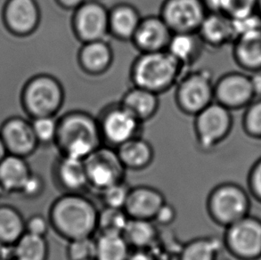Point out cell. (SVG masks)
<instances>
[{"instance_id": "ac0fdd59", "label": "cell", "mask_w": 261, "mask_h": 260, "mask_svg": "<svg viewBox=\"0 0 261 260\" xmlns=\"http://www.w3.org/2000/svg\"><path fill=\"white\" fill-rule=\"evenodd\" d=\"M162 191L151 186L131 187L124 211L128 218L153 221L157 212L166 202Z\"/></svg>"}, {"instance_id": "7a4b0ae2", "label": "cell", "mask_w": 261, "mask_h": 260, "mask_svg": "<svg viewBox=\"0 0 261 260\" xmlns=\"http://www.w3.org/2000/svg\"><path fill=\"white\" fill-rule=\"evenodd\" d=\"M102 144L97 117L82 110L58 117L55 146L59 154L85 160Z\"/></svg>"}, {"instance_id": "cb8c5ba5", "label": "cell", "mask_w": 261, "mask_h": 260, "mask_svg": "<svg viewBox=\"0 0 261 260\" xmlns=\"http://www.w3.org/2000/svg\"><path fill=\"white\" fill-rule=\"evenodd\" d=\"M120 103L142 123L152 120L160 108V95L145 88L132 86L120 99Z\"/></svg>"}, {"instance_id": "2e32d148", "label": "cell", "mask_w": 261, "mask_h": 260, "mask_svg": "<svg viewBox=\"0 0 261 260\" xmlns=\"http://www.w3.org/2000/svg\"><path fill=\"white\" fill-rule=\"evenodd\" d=\"M170 27L161 15L142 17L130 42L139 53H149L166 50L171 36Z\"/></svg>"}, {"instance_id": "83f0119b", "label": "cell", "mask_w": 261, "mask_h": 260, "mask_svg": "<svg viewBox=\"0 0 261 260\" xmlns=\"http://www.w3.org/2000/svg\"><path fill=\"white\" fill-rule=\"evenodd\" d=\"M223 249L222 238L216 236L196 237L184 244L177 260H218Z\"/></svg>"}, {"instance_id": "bcb514c9", "label": "cell", "mask_w": 261, "mask_h": 260, "mask_svg": "<svg viewBox=\"0 0 261 260\" xmlns=\"http://www.w3.org/2000/svg\"><path fill=\"white\" fill-rule=\"evenodd\" d=\"M257 13L261 18V0H258V2H257Z\"/></svg>"}, {"instance_id": "ffe728a7", "label": "cell", "mask_w": 261, "mask_h": 260, "mask_svg": "<svg viewBox=\"0 0 261 260\" xmlns=\"http://www.w3.org/2000/svg\"><path fill=\"white\" fill-rule=\"evenodd\" d=\"M197 33L203 44L212 48H220L237 39L232 19L219 12H208Z\"/></svg>"}, {"instance_id": "4dcf8cb0", "label": "cell", "mask_w": 261, "mask_h": 260, "mask_svg": "<svg viewBox=\"0 0 261 260\" xmlns=\"http://www.w3.org/2000/svg\"><path fill=\"white\" fill-rule=\"evenodd\" d=\"M13 260H48L49 244L46 237L25 232L12 246Z\"/></svg>"}, {"instance_id": "b9f144b4", "label": "cell", "mask_w": 261, "mask_h": 260, "mask_svg": "<svg viewBox=\"0 0 261 260\" xmlns=\"http://www.w3.org/2000/svg\"><path fill=\"white\" fill-rule=\"evenodd\" d=\"M250 80L255 99L261 98V70L251 72Z\"/></svg>"}, {"instance_id": "5b68a950", "label": "cell", "mask_w": 261, "mask_h": 260, "mask_svg": "<svg viewBox=\"0 0 261 260\" xmlns=\"http://www.w3.org/2000/svg\"><path fill=\"white\" fill-rule=\"evenodd\" d=\"M251 194L240 185L232 182L213 187L206 200V211L214 224L226 228L250 215Z\"/></svg>"}, {"instance_id": "4fadbf2b", "label": "cell", "mask_w": 261, "mask_h": 260, "mask_svg": "<svg viewBox=\"0 0 261 260\" xmlns=\"http://www.w3.org/2000/svg\"><path fill=\"white\" fill-rule=\"evenodd\" d=\"M254 99L250 75L248 74L231 71L215 81L214 101L227 109H245Z\"/></svg>"}, {"instance_id": "74e56055", "label": "cell", "mask_w": 261, "mask_h": 260, "mask_svg": "<svg viewBox=\"0 0 261 260\" xmlns=\"http://www.w3.org/2000/svg\"><path fill=\"white\" fill-rule=\"evenodd\" d=\"M50 228L51 226L48 218L41 214L32 215L25 221L26 232L31 235L46 237Z\"/></svg>"}, {"instance_id": "60d3db41", "label": "cell", "mask_w": 261, "mask_h": 260, "mask_svg": "<svg viewBox=\"0 0 261 260\" xmlns=\"http://www.w3.org/2000/svg\"><path fill=\"white\" fill-rule=\"evenodd\" d=\"M127 260H159L151 249H132Z\"/></svg>"}, {"instance_id": "1f68e13d", "label": "cell", "mask_w": 261, "mask_h": 260, "mask_svg": "<svg viewBox=\"0 0 261 260\" xmlns=\"http://www.w3.org/2000/svg\"><path fill=\"white\" fill-rule=\"evenodd\" d=\"M129 218L123 209L103 207L99 210L97 232L122 235Z\"/></svg>"}, {"instance_id": "3957f363", "label": "cell", "mask_w": 261, "mask_h": 260, "mask_svg": "<svg viewBox=\"0 0 261 260\" xmlns=\"http://www.w3.org/2000/svg\"><path fill=\"white\" fill-rule=\"evenodd\" d=\"M186 68L167 50L140 53L131 64L129 77L135 87L162 95L175 88Z\"/></svg>"}, {"instance_id": "ba28073f", "label": "cell", "mask_w": 261, "mask_h": 260, "mask_svg": "<svg viewBox=\"0 0 261 260\" xmlns=\"http://www.w3.org/2000/svg\"><path fill=\"white\" fill-rule=\"evenodd\" d=\"M102 143L116 148L134 137L141 136L143 125L120 102L105 106L97 115Z\"/></svg>"}, {"instance_id": "f6af8a7d", "label": "cell", "mask_w": 261, "mask_h": 260, "mask_svg": "<svg viewBox=\"0 0 261 260\" xmlns=\"http://www.w3.org/2000/svg\"><path fill=\"white\" fill-rule=\"evenodd\" d=\"M7 154H8V152H7V148H6L5 144H4L2 137L0 136V162H1Z\"/></svg>"}, {"instance_id": "52a82bcc", "label": "cell", "mask_w": 261, "mask_h": 260, "mask_svg": "<svg viewBox=\"0 0 261 260\" xmlns=\"http://www.w3.org/2000/svg\"><path fill=\"white\" fill-rule=\"evenodd\" d=\"M232 111L219 102L210 106L194 116L195 140L201 151L214 150L226 140L233 128Z\"/></svg>"}, {"instance_id": "d6a6232c", "label": "cell", "mask_w": 261, "mask_h": 260, "mask_svg": "<svg viewBox=\"0 0 261 260\" xmlns=\"http://www.w3.org/2000/svg\"><path fill=\"white\" fill-rule=\"evenodd\" d=\"M32 125L39 146L55 145L58 129V117L45 116L32 119Z\"/></svg>"}, {"instance_id": "836d02e7", "label": "cell", "mask_w": 261, "mask_h": 260, "mask_svg": "<svg viewBox=\"0 0 261 260\" xmlns=\"http://www.w3.org/2000/svg\"><path fill=\"white\" fill-rule=\"evenodd\" d=\"M242 123L247 136L261 140V98L254 99L245 108Z\"/></svg>"}, {"instance_id": "8992f818", "label": "cell", "mask_w": 261, "mask_h": 260, "mask_svg": "<svg viewBox=\"0 0 261 260\" xmlns=\"http://www.w3.org/2000/svg\"><path fill=\"white\" fill-rule=\"evenodd\" d=\"M212 71L207 69L185 71L175 87V102L185 115L194 117L214 102Z\"/></svg>"}, {"instance_id": "f35d334b", "label": "cell", "mask_w": 261, "mask_h": 260, "mask_svg": "<svg viewBox=\"0 0 261 260\" xmlns=\"http://www.w3.org/2000/svg\"><path fill=\"white\" fill-rule=\"evenodd\" d=\"M247 183L251 196L261 202V158L257 160L250 169Z\"/></svg>"}, {"instance_id": "8d00e7d4", "label": "cell", "mask_w": 261, "mask_h": 260, "mask_svg": "<svg viewBox=\"0 0 261 260\" xmlns=\"http://www.w3.org/2000/svg\"><path fill=\"white\" fill-rule=\"evenodd\" d=\"M45 187L46 184L42 176L38 173L32 172L18 194L27 200H35L42 195Z\"/></svg>"}, {"instance_id": "e575fe53", "label": "cell", "mask_w": 261, "mask_h": 260, "mask_svg": "<svg viewBox=\"0 0 261 260\" xmlns=\"http://www.w3.org/2000/svg\"><path fill=\"white\" fill-rule=\"evenodd\" d=\"M66 257L68 260H95V237H83L68 242Z\"/></svg>"}, {"instance_id": "e0dca14e", "label": "cell", "mask_w": 261, "mask_h": 260, "mask_svg": "<svg viewBox=\"0 0 261 260\" xmlns=\"http://www.w3.org/2000/svg\"><path fill=\"white\" fill-rule=\"evenodd\" d=\"M52 176L63 193H84L89 188L84 160L59 154L52 167Z\"/></svg>"}, {"instance_id": "7bdbcfd3", "label": "cell", "mask_w": 261, "mask_h": 260, "mask_svg": "<svg viewBox=\"0 0 261 260\" xmlns=\"http://www.w3.org/2000/svg\"><path fill=\"white\" fill-rule=\"evenodd\" d=\"M57 6L66 11H73L85 2L86 0H55Z\"/></svg>"}, {"instance_id": "ee69618b", "label": "cell", "mask_w": 261, "mask_h": 260, "mask_svg": "<svg viewBox=\"0 0 261 260\" xmlns=\"http://www.w3.org/2000/svg\"><path fill=\"white\" fill-rule=\"evenodd\" d=\"M0 260H13L12 246L0 242Z\"/></svg>"}, {"instance_id": "ab89813d", "label": "cell", "mask_w": 261, "mask_h": 260, "mask_svg": "<svg viewBox=\"0 0 261 260\" xmlns=\"http://www.w3.org/2000/svg\"><path fill=\"white\" fill-rule=\"evenodd\" d=\"M176 217L177 212L176 207L166 201L157 212L153 222L160 226H169L173 224Z\"/></svg>"}, {"instance_id": "484cf974", "label": "cell", "mask_w": 261, "mask_h": 260, "mask_svg": "<svg viewBox=\"0 0 261 260\" xmlns=\"http://www.w3.org/2000/svg\"><path fill=\"white\" fill-rule=\"evenodd\" d=\"M204 46L197 32H177L171 36L167 51L186 69L197 62Z\"/></svg>"}, {"instance_id": "30bf717a", "label": "cell", "mask_w": 261, "mask_h": 260, "mask_svg": "<svg viewBox=\"0 0 261 260\" xmlns=\"http://www.w3.org/2000/svg\"><path fill=\"white\" fill-rule=\"evenodd\" d=\"M88 186L100 193L107 187L125 181L127 169L115 148L102 144L84 160Z\"/></svg>"}, {"instance_id": "4316f807", "label": "cell", "mask_w": 261, "mask_h": 260, "mask_svg": "<svg viewBox=\"0 0 261 260\" xmlns=\"http://www.w3.org/2000/svg\"><path fill=\"white\" fill-rule=\"evenodd\" d=\"M122 236L131 249H151L158 241L159 231L153 221L129 218Z\"/></svg>"}, {"instance_id": "6da1fadb", "label": "cell", "mask_w": 261, "mask_h": 260, "mask_svg": "<svg viewBox=\"0 0 261 260\" xmlns=\"http://www.w3.org/2000/svg\"><path fill=\"white\" fill-rule=\"evenodd\" d=\"M99 210L83 193H63L48 210V220L54 232L67 242L92 237L97 232Z\"/></svg>"}, {"instance_id": "277c9868", "label": "cell", "mask_w": 261, "mask_h": 260, "mask_svg": "<svg viewBox=\"0 0 261 260\" xmlns=\"http://www.w3.org/2000/svg\"><path fill=\"white\" fill-rule=\"evenodd\" d=\"M64 101V86L51 74H38L31 77L21 92L22 107L32 119L57 116Z\"/></svg>"}, {"instance_id": "8fae6325", "label": "cell", "mask_w": 261, "mask_h": 260, "mask_svg": "<svg viewBox=\"0 0 261 260\" xmlns=\"http://www.w3.org/2000/svg\"><path fill=\"white\" fill-rule=\"evenodd\" d=\"M71 31L81 43L108 39L109 8L98 0H86L73 11Z\"/></svg>"}, {"instance_id": "d6986e66", "label": "cell", "mask_w": 261, "mask_h": 260, "mask_svg": "<svg viewBox=\"0 0 261 260\" xmlns=\"http://www.w3.org/2000/svg\"><path fill=\"white\" fill-rule=\"evenodd\" d=\"M114 61L113 46L108 39L82 43L77 54V63L82 72L98 77L111 69Z\"/></svg>"}, {"instance_id": "d590c367", "label": "cell", "mask_w": 261, "mask_h": 260, "mask_svg": "<svg viewBox=\"0 0 261 260\" xmlns=\"http://www.w3.org/2000/svg\"><path fill=\"white\" fill-rule=\"evenodd\" d=\"M130 188L125 181H122L101 191L99 194L103 207L124 209Z\"/></svg>"}, {"instance_id": "f546056e", "label": "cell", "mask_w": 261, "mask_h": 260, "mask_svg": "<svg viewBox=\"0 0 261 260\" xmlns=\"http://www.w3.org/2000/svg\"><path fill=\"white\" fill-rule=\"evenodd\" d=\"M131 250L122 235L99 233L95 238V260H127Z\"/></svg>"}, {"instance_id": "d4e9b609", "label": "cell", "mask_w": 261, "mask_h": 260, "mask_svg": "<svg viewBox=\"0 0 261 260\" xmlns=\"http://www.w3.org/2000/svg\"><path fill=\"white\" fill-rule=\"evenodd\" d=\"M32 173L26 158L8 154L0 162V188L6 194H19Z\"/></svg>"}, {"instance_id": "603a6c76", "label": "cell", "mask_w": 261, "mask_h": 260, "mask_svg": "<svg viewBox=\"0 0 261 260\" xmlns=\"http://www.w3.org/2000/svg\"><path fill=\"white\" fill-rule=\"evenodd\" d=\"M233 56L243 70H261V27L238 36L233 42Z\"/></svg>"}, {"instance_id": "44dd1931", "label": "cell", "mask_w": 261, "mask_h": 260, "mask_svg": "<svg viewBox=\"0 0 261 260\" xmlns=\"http://www.w3.org/2000/svg\"><path fill=\"white\" fill-rule=\"evenodd\" d=\"M138 8L129 3H118L109 8L110 36L117 40L130 42L141 21Z\"/></svg>"}, {"instance_id": "5bb4252c", "label": "cell", "mask_w": 261, "mask_h": 260, "mask_svg": "<svg viewBox=\"0 0 261 260\" xmlns=\"http://www.w3.org/2000/svg\"><path fill=\"white\" fill-rule=\"evenodd\" d=\"M3 18L11 33L27 37L39 28L41 11L37 0H7L4 7Z\"/></svg>"}, {"instance_id": "9c48e42d", "label": "cell", "mask_w": 261, "mask_h": 260, "mask_svg": "<svg viewBox=\"0 0 261 260\" xmlns=\"http://www.w3.org/2000/svg\"><path fill=\"white\" fill-rule=\"evenodd\" d=\"M224 249L238 260L261 258V219L248 215L225 228Z\"/></svg>"}, {"instance_id": "7402d4cb", "label": "cell", "mask_w": 261, "mask_h": 260, "mask_svg": "<svg viewBox=\"0 0 261 260\" xmlns=\"http://www.w3.org/2000/svg\"><path fill=\"white\" fill-rule=\"evenodd\" d=\"M116 150L126 169L135 172L148 169L155 158L152 144L142 136L127 141L116 148Z\"/></svg>"}, {"instance_id": "7c38bea8", "label": "cell", "mask_w": 261, "mask_h": 260, "mask_svg": "<svg viewBox=\"0 0 261 260\" xmlns=\"http://www.w3.org/2000/svg\"><path fill=\"white\" fill-rule=\"evenodd\" d=\"M208 12L203 0H164L160 15L173 33L197 32Z\"/></svg>"}, {"instance_id": "f1b7e54d", "label": "cell", "mask_w": 261, "mask_h": 260, "mask_svg": "<svg viewBox=\"0 0 261 260\" xmlns=\"http://www.w3.org/2000/svg\"><path fill=\"white\" fill-rule=\"evenodd\" d=\"M23 216L9 204H0V242L13 246L26 232Z\"/></svg>"}, {"instance_id": "9a60e30c", "label": "cell", "mask_w": 261, "mask_h": 260, "mask_svg": "<svg viewBox=\"0 0 261 260\" xmlns=\"http://www.w3.org/2000/svg\"><path fill=\"white\" fill-rule=\"evenodd\" d=\"M0 136L9 154L27 158L39 146L32 128V120L22 117H12L6 120L0 127Z\"/></svg>"}]
</instances>
